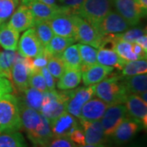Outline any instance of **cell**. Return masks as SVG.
<instances>
[{
	"instance_id": "6da1fadb",
	"label": "cell",
	"mask_w": 147,
	"mask_h": 147,
	"mask_svg": "<svg viewBox=\"0 0 147 147\" xmlns=\"http://www.w3.org/2000/svg\"><path fill=\"white\" fill-rule=\"evenodd\" d=\"M122 78L123 76L111 74L95 85V95L108 105L124 104L128 94Z\"/></svg>"
},
{
	"instance_id": "7a4b0ae2",
	"label": "cell",
	"mask_w": 147,
	"mask_h": 147,
	"mask_svg": "<svg viewBox=\"0 0 147 147\" xmlns=\"http://www.w3.org/2000/svg\"><path fill=\"white\" fill-rule=\"evenodd\" d=\"M21 128L18 98L11 93L3 95L0 98V132L19 131Z\"/></svg>"
},
{
	"instance_id": "3957f363",
	"label": "cell",
	"mask_w": 147,
	"mask_h": 147,
	"mask_svg": "<svg viewBox=\"0 0 147 147\" xmlns=\"http://www.w3.org/2000/svg\"><path fill=\"white\" fill-rule=\"evenodd\" d=\"M57 92V90H47L43 92L40 113L48 120L53 121L66 111V104L72 91Z\"/></svg>"
},
{
	"instance_id": "277c9868",
	"label": "cell",
	"mask_w": 147,
	"mask_h": 147,
	"mask_svg": "<svg viewBox=\"0 0 147 147\" xmlns=\"http://www.w3.org/2000/svg\"><path fill=\"white\" fill-rule=\"evenodd\" d=\"M113 0H84L76 14L89 21L96 28L112 11Z\"/></svg>"
},
{
	"instance_id": "5b68a950",
	"label": "cell",
	"mask_w": 147,
	"mask_h": 147,
	"mask_svg": "<svg viewBox=\"0 0 147 147\" xmlns=\"http://www.w3.org/2000/svg\"><path fill=\"white\" fill-rule=\"evenodd\" d=\"M73 18L76 27V41L90 45L95 48H99L103 38L99 34L97 29L78 14H73Z\"/></svg>"
},
{
	"instance_id": "8992f818",
	"label": "cell",
	"mask_w": 147,
	"mask_h": 147,
	"mask_svg": "<svg viewBox=\"0 0 147 147\" xmlns=\"http://www.w3.org/2000/svg\"><path fill=\"white\" fill-rule=\"evenodd\" d=\"M130 25L115 11H110L96 27L101 37L115 35L130 28Z\"/></svg>"
},
{
	"instance_id": "52a82bcc",
	"label": "cell",
	"mask_w": 147,
	"mask_h": 147,
	"mask_svg": "<svg viewBox=\"0 0 147 147\" xmlns=\"http://www.w3.org/2000/svg\"><path fill=\"white\" fill-rule=\"evenodd\" d=\"M127 115L126 106L123 104L109 105L100 120L105 136L110 137L116 127Z\"/></svg>"
},
{
	"instance_id": "ba28073f",
	"label": "cell",
	"mask_w": 147,
	"mask_h": 147,
	"mask_svg": "<svg viewBox=\"0 0 147 147\" xmlns=\"http://www.w3.org/2000/svg\"><path fill=\"white\" fill-rule=\"evenodd\" d=\"M48 23L54 34L65 38H74L76 36V27L74 21L73 14L67 11L61 12L50 20Z\"/></svg>"
},
{
	"instance_id": "9c48e42d",
	"label": "cell",
	"mask_w": 147,
	"mask_h": 147,
	"mask_svg": "<svg viewBox=\"0 0 147 147\" xmlns=\"http://www.w3.org/2000/svg\"><path fill=\"white\" fill-rule=\"evenodd\" d=\"M142 128L143 127L140 122L127 115L116 127L110 137H112V140L115 144L123 145L132 139Z\"/></svg>"
},
{
	"instance_id": "30bf717a",
	"label": "cell",
	"mask_w": 147,
	"mask_h": 147,
	"mask_svg": "<svg viewBox=\"0 0 147 147\" xmlns=\"http://www.w3.org/2000/svg\"><path fill=\"white\" fill-rule=\"evenodd\" d=\"M43 48L44 47L39 42L33 27L25 30L20 41H18V52L21 57H36L42 53Z\"/></svg>"
},
{
	"instance_id": "8fae6325",
	"label": "cell",
	"mask_w": 147,
	"mask_h": 147,
	"mask_svg": "<svg viewBox=\"0 0 147 147\" xmlns=\"http://www.w3.org/2000/svg\"><path fill=\"white\" fill-rule=\"evenodd\" d=\"M95 95V85L80 88L72 91L71 96L66 104V112L79 118L82 107Z\"/></svg>"
},
{
	"instance_id": "7c38bea8",
	"label": "cell",
	"mask_w": 147,
	"mask_h": 147,
	"mask_svg": "<svg viewBox=\"0 0 147 147\" xmlns=\"http://www.w3.org/2000/svg\"><path fill=\"white\" fill-rule=\"evenodd\" d=\"M116 11L131 26H137L142 17L146 16L137 5L136 0H113Z\"/></svg>"
},
{
	"instance_id": "4fadbf2b",
	"label": "cell",
	"mask_w": 147,
	"mask_h": 147,
	"mask_svg": "<svg viewBox=\"0 0 147 147\" xmlns=\"http://www.w3.org/2000/svg\"><path fill=\"white\" fill-rule=\"evenodd\" d=\"M127 115L142 123L143 128L147 127V102L139 95L128 94L125 100Z\"/></svg>"
},
{
	"instance_id": "5bb4252c",
	"label": "cell",
	"mask_w": 147,
	"mask_h": 147,
	"mask_svg": "<svg viewBox=\"0 0 147 147\" xmlns=\"http://www.w3.org/2000/svg\"><path fill=\"white\" fill-rule=\"evenodd\" d=\"M30 70L26 62V58L17 54L16 61L11 68V79L14 87L19 92H23L29 88Z\"/></svg>"
},
{
	"instance_id": "9a60e30c",
	"label": "cell",
	"mask_w": 147,
	"mask_h": 147,
	"mask_svg": "<svg viewBox=\"0 0 147 147\" xmlns=\"http://www.w3.org/2000/svg\"><path fill=\"white\" fill-rule=\"evenodd\" d=\"M53 137H69V134L79 126L76 117L65 112L50 122Z\"/></svg>"
},
{
	"instance_id": "2e32d148",
	"label": "cell",
	"mask_w": 147,
	"mask_h": 147,
	"mask_svg": "<svg viewBox=\"0 0 147 147\" xmlns=\"http://www.w3.org/2000/svg\"><path fill=\"white\" fill-rule=\"evenodd\" d=\"M82 129L84 131L85 142L88 145L105 144L107 137L105 135L100 120L87 121L79 119Z\"/></svg>"
},
{
	"instance_id": "e0dca14e",
	"label": "cell",
	"mask_w": 147,
	"mask_h": 147,
	"mask_svg": "<svg viewBox=\"0 0 147 147\" xmlns=\"http://www.w3.org/2000/svg\"><path fill=\"white\" fill-rule=\"evenodd\" d=\"M7 25L17 32H22L32 28L34 25V18L31 11L26 5L22 4L10 17Z\"/></svg>"
},
{
	"instance_id": "ac0fdd59",
	"label": "cell",
	"mask_w": 147,
	"mask_h": 147,
	"mask_svg": "<svg viewBox=\"0 0 147 147\" xmlns=\"http://www.w3.org/2000/svg\"><path fill=\"white\" fill-rule=\"evenodd\" d=\"M114 71L113 67L95 64L81 69L83 83L85 86L95 85L110 76Z\"/></svg>"
},
{
	"instance_id": "d6986e66",
	"label": "cell",
	"mask_w": 147,
	"mask_h": 147,
	"mask_svg": "<svg viewBox=\"0 0 147 147\" xmlns=\"http://www.w3.org/2000/svg\"><path fill=\"white\" fill-rule=\"evenodd\" d=\"M28 7L31 11L33 16L34 18V22L39 21H48L53 18V16L63 11L69 12L68 10L60 6L47 5L38 0H33Z\"/></svg>"
},
{
	"instance_id": "ffe728a7",
	"label": "cell",
	"mask_w": 147,
	"mask_h": 147,
	"mask_svg": "<svg viewBox=\"0 0 147 147\" xmlns=\"http://www.w3.org/2000/svg\"><path fill=\"white\" fill-rule=\"evenodd\" d=\"M19 101V100H18ZM19 110L21 127L26 131L27 135L36 130L42 123V115L40 112L28 107L19 101Z\"/></svg>"
},
{
	"instance_id": "44dd1931",
	"label": "cell",
	"mask_w": 147,
	"mask_h": 147,
	"mask_svg": "<svg viewBox=\"0 0 147 147\" xmlns=\"http://www.w3.org/2000/svg\"><path fill=\"white\" fill-rule=\"evenodd\" d=\"M108 106L105 102L98 97L91 98L82 107L79 119L87 121L100 120Z\"/></svg>"
},
{
	"instance_id": "7402d4cb",
	"label": "cell",
	"mask_w": 147,
	"mask_h": 147,
	"mask_svg": "<svg viewBox=\"0 0 147 147\" xmlns=\"http://www.w3.org/2000/svg\"><path fill=\"white\" fill-rule=\"evenodd\" d=\"M27 136L30 141L34 144V147H41L44 146L53 137V132L51 130L50 121L42 115L41 124L36 130L28 134Z\"/></svg>"
},
{
	"instance_id": "603a6c76",
	"label": "cell",
	"mask_w": 147,
	"mask_h": 147,
	"mask_svg": "<svg viewBox=\"0 0 147 147\" xmlns=\"http://www.w3.org/2000/svg\"><path fill=\"white\" fill-rule=\"evenodd\" d=\"M96 61L102 65L119 69L120 70L127 63V61L123 60L113 49L105 47H99L96 53Z\"/></svg>"
},
{
	"instance_id": "cb8c5ba5",
	"label": "cell",
	"mask_w": 147,
	"mask_h": 147,
	"mask_svg": "<svg viewBox=\"0 0 147 147\" xmlns=\"http://www.w3.org/2000/svg\"><path fill=\"white\" fill-rule=\"evenodd\" d=\"M127 94L140 95L147 90V74H142L122 78Z\"/></svg>"
},
{
	"instance_id": "d4e9b609",
	"label": "cell",
	"mask_w": 147,
	"mask_h": 147,
	"mask_svg": "<svg viewBox=\"0 0 147 147\" xmlns=\"http://www.w3.org/2000/svg\"><path fill=\"white\" fill-rule=\"evenodd\" d=\"M19 41V32L7 23L0 25V46L6 50L16 51Z\"/></svg>"
},
{
	"instance_id": "484cf974",
	"label": "cell",
	"mask_w": 147,
	"mask_h": 147,
	"mask_svg": "<svg viewBox=\"0 0 147 147\" xmlns=\"http://www.w3.org/2000/svg\"><path fill=\"white\" fill-rule=\"evenodd\" d=\"M82 80V72L80 69L65 68L62 75L59 78L57 88L60 90H71L76 88Z\"/></svg>"
},
{
	"instance_id": "4316f807",
	"label": "cell",
	"mask_w": 147,
	"mask_h": 147,
	"mask_svg": "<svg viewBox=\"0 0 147 147\" xmlns=\"http://www.w3.org/2000/svg\"><path fill=\"white\" fill-rule=\"evenodd\" d=\"M42 98L43 92L30 87L25 90L23 92H21V97L20 99H18V100L28 107H30L32 109L40 112Z\"/></svg>"
},
{
	"instance_id": "83f0119b",
	"label": "cell",
	"mask_w": 147,
	"mask_h": 147,
	"mask_svg": "<svg viewBox=\"0 0 147 147\" xmlns=\"http://www.w3.org/2000/svg\"><path fill=\"white\" fill-rule=\"evenodd\" d=\"M74 42H76L74 38H65L57 35L53 37L44 48L51 57H60L61 53Z\"/></svg>"
},
{
	"instance_id": "f1b7e54d",
	"label": "cell",
	"mask_w": 147,
	"mask_h": 147,
	"mask_svg": "<svg viewBox=\"0 0 147 147\" xmlns=\"http://www.w3.org/2000/svg\"><path fill=\"white\" fill-rule=\"evenodd\" d=\"M66 68L81 69L82 61L80 57L79 44L69 45L60 56Z\"/></svg>"
},
{
	"instance_id": "f546056e",
	"label": "cell",
	"mask_w": 147,
	"mask_h": 147,
	"mask_svg": "<svg viewBox=\"0 0 147 147\" xmlns=\"http://www.w3.org/2000/svg\"><path fill=\"white\" fill-rule=\"evenodd\" d=\"M18 53L16 51L3 50L0 51V76L8 80L11 79V68L16 61Z\"/></svg>"
},
{
	"instance_id": "4dcf8cb0",
	"label": "cell",
	"mask_w": 147,
	"mask_h": 147,
	"mask_svg": "<svg viewBox=\"0 0 147 147\" xmlns=\"http://www.w3.org/2000/svg\"><path fill=\"white\" fill-rule=\"evenodd\" d=\"M0 147H28L22 134L17 131L0 132Z\"/></svg>"
},
{
	"instance_id": "1f68e13d",
	"label": "cell",
	"mask_w": 147,
	"mask_h": 147,
	"mask_svg": "<svg viewBox=\"0 0 147 147\" xmlns=\"http://www.w3.org/2000/svg\"><path fill=\"white\" fill-rule=\"evenodd\" d=\"M113 50L127 62L139 60L137 55L132 51V42H126L115 38Z\"/></svg>"
},
{
	"instance_id": "d6a6232c",
	"label": "cell",
	"mask_w": 147,
	"mask_h": 147,
	"mask_svg": "<svg viewBox=\"0 0 147 147\" xmlns=\"http://www.w3.org/2000/svg\"><path fill=\"white\" fill-rule=\"evenodd\" d=\"M34 30L35 32V34L38 37L39 42H41L42 47H45L50 42V40L54 36L52 28L50 26L47 21H35L34 25Z\"/></svg>"
},
{
	"instance_id": "836d02e7",
	"label": "cell",
	"mask_w": 147,
	"mask_h": 147,
	"mask_svg": "<svg viewBox=\"0 0 147 147\" xmlns=\"http://www.w3.org/2000/svg\"><path fill=\"white\" fill-rule=\"evenodd\" d=\"M147 61L146 59L136 60L127 62L122 69V76H133L142 74H146Z\"/></svg>"
},
{
	"instance_id": "e575fe53",
	"label": "cell",
	"mask_w": 147,
	"mask_h": 147,
	"mask_svg": "<svg viewBox=\"0 0 147 147\" xmlns=\"http://www.w3.org/2000/svg\"><path fill=\"white\" fill-rule=\"evenodd\" d=\"M79 50L81 61H82L81 69L96 64V62H97L96 61L97 50L95 47H92L90 45L80 43V44H79Z\"/></svg>"
},
{
	"instance_id": "d590c367",
	"label": "cell",
	"mask_w": 147,
	"mask_h": 147,
	"mask_svg": "<svg viewBox=\"0 0 147 147\" xmlns=\"http://www.w3.org/2000/svg\"><path fill=\"white\" fill-rule=\"evenodd\" d=\"M18 3L19 0H0V25L10 18Z\"/></svg>"
},
{
	"instance_id": "8d00e7d4",
	"label": "cell",
	"mask_w": 147,
	"mask_h": 147,
	"mask_svg": "<svg viewBox=\"0 0 147 147\" xmlns=\"http://www.w3.org/2000/svg\"><path fill=\"white\" fill-rule=\"evenodd\" d=\"M65 68L66 67L60 57H52L47 62V70L55 79H59L64 73Z\"/></svg>"
},
{
	"instance_id": "74e56055",
	"label": "cell",
	"mask_w": 147,
	"mask_h": 147,
	"mask_svg": "<svg viewBox=\"0 0 147 147\" xmlns=\"http://www.w3.org/2000/svg\"><path fill=\"white\" fill-rule=\"evenodd\" d=\"M146 34V29H142V28H133V29H128L123 33L115 34L116 38L123 40L126 42H135L136 40L139 37L142 36Z\"/></svg>"
},
{
	"instance_id": "f35d334b",
	"label": "cell",
	"mask_w": 147,
	"mask_h": 147,
	"mask_svg": "<svg viewBox=\"0 0 147 147\" xmlns=\"http://www.w3.org/2000/svg\"><path fill=\"white\" fill-rule=\"evenodd\" d=\"M29 86L38 90L42 92H45L47 91V85L45 83L44 78L42 76L41 70L36 71L30 74L29 76Z\"/></svg>"
},
{
	"instance_id": "ab89813d",
	"label": "cell",
	"mask_w": 147,
	"mask_h": 147,
	"mask_svg": "<svg viewBox=\"0 0 147 147\" xmlns=\"http://www.w3.org/2000/svg\"><path fill=\"white\" fill-rule=\"evenodd\" d=\"M41 147H77L68 137H53L44 146Z\"/></svg>"
},
{
	"instance_id": "60d3db41",
	"label": "cell",
	"mask_w": 147,
	"mask_h": 147,
	"mask_svg": "<svg viewBox=\"0 0 147 147\" xmlns=\"http://www.w3.org/2000/svg\"><path fill=\"white\" fill-rule=\"evenodd\" d=\"M50 57H52L47 53L45 48H43L42 53L38 56H37L36 57H34V59H32V66H33L34 72L40 71L41 69L46 67Z\"/></svg>"
},
{
	"instance_id": "b9f144b4",
	"label": "cell",
	"mask_w": 147,
	"mask_h": 147,
	"mask_svg": "<svg viewBox=\"0 0 147 147\" xmlns=\"http://www.w3.org/2000/svg\"><path fill=\"white\" fill-rule=\"evenodd\" d=\"M84 0H57L58 6L65 8L72 14H76Z\"/></svg>"
},
{
	"instance_id": "7bdbcfd3",
	"label": "cell",
	"mask_w": 147,
	"mask_h": 147,
	"mask_svg": "<svg viewBox=\"0 0 147 147\" xmlns=\"http://www.w3.org/2000/svg\"><path fill=\"white\" fill-rule=\"evenodd\" d=\"M69 138L75 144V145H79V146H84L86 145L85 142V137H84V133L82 127H78L74 130L69 136Z\"/></svg>"
},
{
	"instance_id": "ee69618b",
	"label": "cell",
	"mask_w": 147,
	"mask_h": 147,
	"mask_svg": "<svg viewBox=\"0 0 147 147\" xmlns=\"http://www.w3.org/2000/svg\"><path fill=\"white\" fill-rule=\"evenodd\" d=\"M41 73H42V76L44 78V80H45L47 90L51 91V90L55 89V87H56V80H55V78L53 77V75L49 73V71L47 70V67H43V68L41 69Z\"/></svg>"
},
{
	"instance_id": "f6af8a7d",
	"label": "cell",
	"mask_w": 147,
	"mask_h": 147,
	"mask_svg": "<svg viewBox=\"0 0 147 147\" xmlns=\"http://www.w3.org/2000/svg\"><path fill=\"white\" fill-rule=\"evenodd\" d=\"M13 91V85L6 78H0V98L7 93H11Z\"/></svg>"
},
{
	"instance_id": "bcb514c9",
	"label": "cell",
	"mask_w": 147,
	"mask_h": 147,
	"mask_svg": "<svg viewBox=\"0 0 147 147\" xmlns=\"http://www.w3.org/2000/svg\"><path fill=\"white\" fill-rule=\"evenodd\" d=\"M132 51L137 55V57L139 58V60L146 59L147 52L145 51L139 44H137V42H132Z\"/></svg>"
},
{
	"instance_id": "7dc6e473",
	"label": "cell",
	"mask_w": 147,
	"mask_h": 147,
	"mask_svg": "<svg viewBox=\"0 0 147 147\" xmlns=\"http://www.w3.org/2000/svg\"><path fill=\"white\" fill-rule=\"evenodd\" d=\"M137 44H139L141 47L145 50V51H146L147 52V35L146 34H144V35H142V36L139 37L138 38H137V40H136V42Z\"/></svg>"
},
{
	"instance_id": "c3c4849f",
	"label": "cell",
	"mask_w": 147,
	"mask_h": 147,
	"mask_svg": "<svg viewBox=\"0 0 147 147\" xmlns=\"http://www.w3.org/2000/svg\"><path fill=\"white\" fill-rule=\"evenodd\" d=\"M137 5L142 11L143 14L146 16L147 12V0H136Z\"/></svg>"
},
{
	"instance_id": "681fc988",
	"label": "cell",
	"mask_w": 147,
	"mask_h": 147,
	"mask_svg": "<svg viewBox=\"0 0 147 147\" xmlns=\"http://www.w3.org/2000/svg\"><path fill=\"white\" fill-rule=\"evenodd\" d=\"M39 2H41L42 3H45L47 5L49 6H57V0H38Z\"/></svg>"
},
{
	"instance_id": "f907efd6",
	"label": "cell",
	"mask_w": 147,
	"mask_h": 147,
	"mask_svg": "<svg viewBox=\"0 0 147 147\" xmlns=\"http://www.w3.org/2000/svg\"><path fill=\"white\" fill-rule=\"evenodd\" d=\"M79 147H108L107 146H105V144H100V145H84V146H80Z\"/></svg>"
},
{
	"instance_id": "816d5d0a",
	"label": "cell",
	"mask_w": 147,
	"mask_h": 147,
	"mask_svg": "<svg viewBox=\"0 0 147 147\" xmlns=\"http://www.w3.org/2000/svg\"><path fill=\"white\" fill-rule=\"evenodd\" d=\"M140 96V97L142 98V100H144V101H146V102H147V92H142V93H141V94L139 95Z\"/></svg>"
},
{
	"instance_id": "f5cc1de1",
	"label": "cell",
	"mask_w": 147,
	"mask_h": 147,
	"mask_svg": "<svg viewBox=\"0 0 147 147\" xmlns=\"http://www.w3.org/2000/svg\"><path fill=\"white\" fill-rule=\"evenodd\" d=\"M21 3H22V4H24V5H26L28 6L30 3H31L33 0H21Z\"/></svg>"
},
{
	"instance_id": "db71d44e",
	"label": "cell",
	"mask_w": 147,
	"mask_h": 147,
	"mask_svg": "<svg viewBox=\"0 0 147 147\" xmlns=\"http://www.w3.org/2000/svg\"><path fill=\"white\" fill-rule=\"evenodd\" d=\"M0 78H1V76H0Z\"/></svg>"
}]
</instances>
